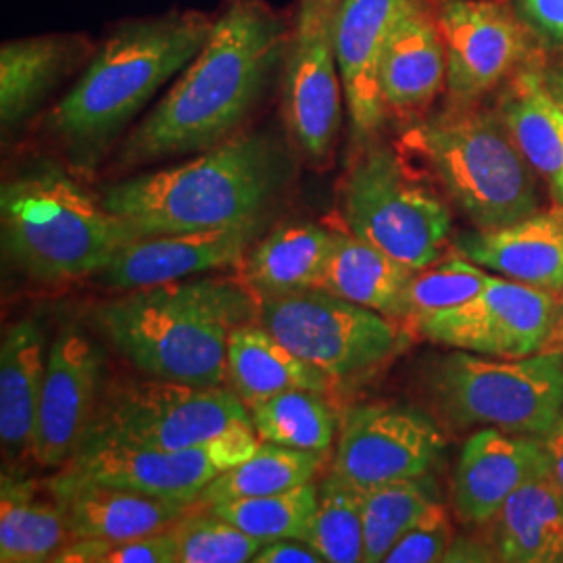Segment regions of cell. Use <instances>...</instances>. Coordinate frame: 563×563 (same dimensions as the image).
<instances>
[{
    "label": "cell",
    "instance_id": "6da1fadb",
    "mask_svg": "<svg viewBox=\"0 0 563 563\" xmlns=\"http://www.w3.org/2000/svg\"><path fill=\"white\" fill-rule=\"evenodd\" d=\"M286 41L288 18L267 0H222L197 57L121 141V169L197 155L241 134L280 86Z\"/></svg>",
    "mask_w": 563,
    "mask_h": 563
},
{
    "label": "cell",
    "instance_id": "7a4b0ae2",
    "mask_svg": "<svg viewBox=\"0 0 563 563\" xmlns=\"http://www.w3.org/2000/svg\"><path fill=\"white\" fill-rule=\"evenodd\" d=\"M211 27L213 13L197 9L118 23L46 115V130L69 163L95 169L163 86L197 57Z\"/></svg>",
    "mask_w": 563,
    "mask_h": 563
},
{
    "label": "cell",
    "instance_id": "3957f363",
    "mask_svg": "<svg viewBox=\"0 0 563 563\" xmlns=\"http://www.w3.org/2000/svg\"><path fill=\"white\" fill-rule=\"evenodd\" d=\"M295 159L274 132H241L188 162L102 188V205L139 236L202 232L267 218Z\"/></svg>",
    "mask_w": 563,
    "mask_h": 563
},
{
    "label": "cell",
    "instance_id": "277c9868",
    "mask_svg": "<svg viewBox=\"0 0 563 563\" xmlns=\"http://www.w3.org/2000/svg\"><path fill=\"white\" fill-rule=\"evenodd\" d=\"M257 320L260 297L242 278L128 290L97 311L102 334L142 374L195 386H225L230 336Z\"/></svg>",
    "mask_w": 563,
    "mask_h": 563
},
{
    "label": "cell",
    "instance_id": "5b68a950",
    "mask_svg": "<svg viewBox=\"0 0 563 563\" xmlns=\"http://www.w3.org/2000/svg\"><path fill=\"white\" fill-rule=\"evenodd\" d=\"M2 253L32 280L97 276L139 234L57 165H41L0 188Z\"/></svg>",
    "mask_w": 563,
    "mask_h": 563
},
{
    "label": "cell",
    "instance_id": "8992f818",
    "mask_svg": "<svg viewBox=\"0 0 563 563\" xmlns=\"http://www.w3.org/2000/svg\"><path fill=\"white\" fill-rule=\"evenodd\" d=\"M401 142L478 230L522 222L541 211L539 174L497 109L446 102L437 115L409 123Z\"/></svg>",
    "mask_w": 563,
    "mask_h": 563
},
{
    "label": "cell",
    "instance_id": "52a82bcc",
    "mask_svg": "<svg viewBox=\"0 0 563 563\" xmlns=\"http://www.w3.org/2000/svg\"><path fill=\"white\" fill-rule=\"evenodd\" d=\"M342 216L351 234L411 269L441 262L453 230L432 184L402 151L378 141L357 148L342 181Z\"/></svg>",
    "mask_w": 563,
    "mask_h": 563
},
{
    "label": "cell",
    "instance_id": "ba28073f",
    "mask_svg": "<svg viewBox=\"0 0 563 563\" xmlns=\"http://www.w3.org/2000/svg\"><path fill=\"white\" fill-rule=\"evenodd\" d=\"M428 386L455 428H499L541 439L563 413V355L499 362L460 351L434 363Z\"/></svg>",
    "mask_w": 563,
    "mask_h": 563
},
{
    "label": "cell",
    "instance_id": "9c48e42d",
    "mask_svg": "<svg viewBox=\"0 0 563 563\" xmlns=\"http://www.w3.org/2000/svg\"><path fill=\"white\" fill-rule=\"evenodd\" d=\"M253 426L234 388L141 380L104 388L80 449L132 446L176 451Z\"/></svg>",
    "mask_w": 563,
    "mask_h": 563
},
{
    "label": "cell",
    "instance_id": "30bf717a",
    "mask_svg": "<svg viewBox=\"0 0 563 563\" xmlns=\"http://www.w3.org/2000/svg\"><path fill=\"white\" fill-rule=\"evenodd\" d=\"M342 0H297L282 63L280 113L292 148L313 167L334 157L342 125L336 21Z\"/></svg>",
    "mask_w": 563,
    "mask_h": 563
},
{
    "label": "cell",
    "instance_id": "8fae6325",
    "mask_svg": "<svg viewBox=\"0 0 563 563\" xmlns=\"http://www.w3.org/2000/svg\"><path fill=\"white\" fill-rule=\"evenodd\" d=\"M257 322L336 383L376 369L405 339L390 318L323 288L263 297Z\"/></svg>",
    "mask_w": 563,
    "mask_h": 563
},
{
    "label": "cell",
    "instance_id": "7c38bea8",
    "mask_svg": "<svg viewBox=\"0 0 563 563\" xmlns=\"http://www.w3.org/2000/svg\"><path fill=\"white\" fill-rule=\"evenodd\" d=\"M260 444L262 439L255 426H241L213 441L176 451L132 446L80 449L60 470L142 495L197 504L207 484L246 462Z\"/></svg>",
    "mask_w": 563,
    "mask_h": 563
},
{
    "label": "cell",
    "instance_id": "4fadbf2b",
    "mask_svg": "<svg viewBox=\"0 0 563 563\" xmlns=\"http://www.w3.org/2000/svg\"><path fill=\"white\" fill-rule=\"evenodd\" d=\"M446 51V102H481L537 53L501 0H430Z\"/></svg>",
    "mask_w": 563,
    "mask_h": 563
},
{
    "label": "cell",
    "instance_id": "5bb4252c",
    "mask_svg": "<svg viewBox=\"0 0 563 563\" xmlns=\"http://www.w3.org/2000/svg\"><path fill=\"white\" fill-rule=\"evenodd\" d=\"M558 290L497 278L460 307L413 323L428 341L488 357L522 360L541 353L553 328Z\"/></svg>",
    "mask_w": 563,
    "mask_h": 563
},
{
    "label": "cell",
    "instance_id": "9a60e30c",
    "mask_svg": "<svg viewBox=\"0 0 563 563\" xmlns=\"http://www.w3.org/2000/svg\"><path fill=\"white\" fill-rule=\"evenodd\" d=\"M443 449L441 428L420 409L363 405L342 420L330 472L365 490L426 476Z\"/></svg>",
    "mask_w": 563,
    "mask_h": 563
},
{
    "label": "cell",
    "instance_id": "2e32d148",
    "mask_svg": "<svg viewBox=\"0 0 563 563\" xmlns=\"http://www.w3.org/2000/svg\"><path fill=\"white\" fill-rule=\"evenodd\" d=\"M102 351L80 325L63 328L48 346L32 457L65 467L80 451L102 399Z\"/></svg>",
    "mask_w": 563,
    "mask_h": 563
},
{
    "label": "cell",
    "instance_id": "e0dca14e",
    "mask_svg": "<svg viewBox=\"0 0 563 563\" xmlns=\"http://www.w3.org/2000/svg\"><path fill=\"white\" fill-rule=\"evenodd\" d=\"M267 218L202 232L139 236L123 244L97 274L113 290H139L186 280L241 263L260 239Z\"/></svg>",
    "mask_w": 563,
    "mask_h": 563
},
{
    "label": "cell",
    "instance_id": "ac0fdd59",
    "mask_svg": "<svg viewBox=\"0 0 563 563\" xmlns=\"http://www.w3.org/2000/svg\"><path fill=\"white\" fill-rule=\"evenodd\" d=\"M409 0H342L336 53L351 139L374 142L388 120L380 88V59L390 30Z\"/></svg>",
    "mask_w": 563,
    "mask_h": 563
},
{
    "label": "cell",
    "instance_id": "d6986e66",
    "mask_svg": "<svg viewBox=\"0 0 563 563\" xmlns=\"http://www.w3.org/2000/svg\"><path fill=\"white\" fill-rule=\"evenodd\" d=\"M544 472L539 439L483 428L465 441L453 470V509L463 523L493 522L516 490Z\"/></svg>",
    "mask_w": 563,
    "mask_h": 563
},
{
    "label": "cell",
    "instance_id": "ffe728a7",
    "mask_svg": "<svg viewBox=\"0 0 563 563\" xmlns=\"http://www.w3.org/2000/svg\"><path fill=\"white\" fill-rule=\"evenodd\" d=\"M388 115L405 123L426 118L446 90V51L430 0H409L388 34L380 59Z\"/></svg>",
    "mask_w": 563,
    "mask_h": 563
},
{
    "label": "cell",
    "instance_id": "44dd1931",
    "mask_svg": "<svg viewBox=\"0 0 563 563\" xmlns=\"http://www.w3.org/2000/svg\"><path fill=\"white\" fill-rule=\"evenodd\" d=\"M46 486L59 501L71 539L128 541L167 530L197 504L151 497L60 470Z\"/></svg>",
    "mask_w": 563,
    "mask_h": 563
},
{
    "label": "cell",
    "instance_id": "7402d4cb",
    "mask_svg": "<svg viewBox=\"0 0 563 563\" xmlns=\"http://www.w3.org/2000/svg\"><path fill=\"white\" fill-rule=\"evenodd\" d=\"M453 246L465 260L497 272L507 280L547 290L563 288V207L560 205L504 228L463 232Z\"/></svg>",
    "mask_w": 563,
    "mask_h": 563
},
{
    "label": "cell",
    "instance_id": "603a6c76",
    "mask_svg": "<svg viewBox=\"0 0 563 563\" xmlns=\"http://www.w3.org/2000/svg\"><path fill=\"white\" fill-rule=\"evenodd\" d=\"M95 42L81 34H38L0 46V123L13 132L74 69L86 65Z\"/></svg>",
    "mask_w": 563,
    "mask_h": 563
},
{
    "label": "cell",
    "instance_id": "cb8c5ba5",
    "mask_svg": "<svg viewBox=\"0 0 563 563\" xmlns=\"http://www.w3.org/2000/svg\"><path fill=\"white\" fill-rule=\"evenodd\" d=\"M541 59L537 53L505 81L497 111L553 202L563 207V113L544 90Z\"/></svg>",
    "mask_w": 563,
    "mask_h": 563
},
{
    "label": "cell",
    "instance_id": "d4e9b609",
    "mask_svg": "<svg viewBox=\"0 0 563 563\" xmlns=\"http://www.w3.org/2000/svg\"><path fill=\"white\" fill-rule=\"evenodd\" d=\"M46 360V336L36 320L23 318L4 330L0 346V441L11 460L27 457L34 451Z\"/></svg>",
    "mask_w": 563,
    "mask_h": 563
},
{
    "label": "cell",
    "instance_id": "484cf974",
    "mask_svg": "<svg viewBox=\"0 0 563 563\" xmlns=\"http://www.w3.org/2000/svg\"><path fill=\"white\" fill-rule=\"evenodd\" d=\"M339 232L322 223H288L242 257V280L260 297L318 288Z\"/></svg>",
    "mask_w": 563,
    "mask_h": 563
},
{
    "label": "cell",
    "instance_id": "4316f807",
    "mask_svg": "<svg viewBox=\"0 0 563 563\" xmlns=\"http://www.w3.org/2000/svg\"><path fill=\"white\" fill-rule=\"evenodd\" d=\"M228 383L246 407L284 390L307 388L328 393L336 380L284 346L260 322L236 328L228 344Z\"/></svg>",
    "mask_w": 563,
    "mask_h": 563
},
{
    "label": "cell",
    "instance_id": "83f0119b",
    "mask_svg": "<svg viewBox=\"0 0 563 563\" xmlns=\"http://www.w3.org/2000/svg\"><path fill=\"white\" fill-rule=\"evenodd\" d=\"M69 541L65 511L46 483L4 472L0 481V562H53Z\"/></svg>",
    "mask_w": 563,
    "mask_h": 563
},
{
    "label": "cell",
    "instance_id": "f1b7e54d",
    "mask_svg": "<svg viewBox=\"0 0 563 563\" xmlns=\"http://www.w3.org/2000/svg\"><path fill=\"white\" fill-rule=\"evenodd\" d=\"M495 522L501 562H563V490L549 472L516 490Z\"/></svg>",
    "mask_w": 563,
    "mask_h": 563
},
{
    "label": "cell",
    "instance_id": "f546056e",
    "mask_svg": "<svg viewBox=\"0 0 563 563\" xmlns=\"http://www.w3.org/2000/svg\"><path fill=\"white\" fill-rule=\"evenodd\" d=\"M413 272L374 244L339 232L318 288L395 320Z\"/></svg>",
    "mask_w": 563,
    "mask_h": 563
},
{
    "label": "cell",
    "instance_id": "4dcf8cb0",
    "mask_svg": "<svg viewBox=\"0 0 563 563\" xmlns=\"http://www.w3.org/2000/svg\"><path fill=\"white\" fill-rule=\"evenodd\" d=\"M323 455L325 453L263 441L246 462L239 463L207 484L197 505L211 507L234 499L284 493L301 484L313 483L323 467Z\"/></svg>",
    "mask_w": 563,
    "mask_h": 563
},
{
    "label": "cell",
    "instance_id": "1f68e13d",
    "mask_svg": "<svg viewBox=\"0 0 563 563\" xmlns=\"http://www.w3.org/2000/svg\"><path fill=\"white\" fill-rule=\"evenodd\" d=\"M251 420L262 441L302 451L328 453L336 439L339 416L325 393L292 388L251 407Z\"/></svg>",
    "mask_w": 563,
    "mask_h": 563
},
{
    "label": "cell",
    "instance_id": "d6a6232c",
    "mask_svg": "<svg viewBox=\"0 0 563 563\" xmlns=\"http://www.w3.org/2000/svg\"><path fill=\"white\" fill-rule=\"evenodd\" d=\"M434 501L437 486L428 474L362 490L363 562H384L388 551Z\"/></svg>",
    "mask_w": 563,
    "mask_h": 563
},
{
    "label": "cell",
    "instance_id": "836d02e7",
    "mask_svg": "<svg viewBox=\"0 0 563 563\" xmlns=\"http://www.w3.org/2000/svg\"><path fill=\"white\" fill-rule=\"evenodd\" d=\"M318 497L320 486L307 483L284 493L223 501L209 509L263 543L278 539L302 541L313 522Z\"/></svg>",
    "mask_w": 563,
    "mask_h": 563
},
{
    "label": "cell",
    "instance_id": "e575fe53",
    "mask_svg": "<svg viewBox=\"0 0 563 563\" xmlns=\"http://www.w3.org/2000/svg\"><path fill=\"white\" fill-rule=\"evenodd\" d=\"M302 543L328 563L363 562L362 490L334 476L320 484L318 509Z\"/></svg>",
    "mask_w": 563,
    "mask_h": 563
},
{
    "label": "cell",
    "instance_id": "d590c367",
    "mask_svg": "<svg viewBox=\"0 0 563 563\" xmlns=\"http://www.w3.org/2000/svg\"><path fill=\"white\" fill-rule=\"evenodd\" d=\"M493 280L465 257H451L416 269L402 290L401 302L395 322H420L426 316L460 307L481 295Z\"/></svg>",
    "mask_w": 563,
    "mask_h": 563
},
{
    "label": "cell",
    "instance_id": "8d00e7d4",
    "mask_svg": "<svg viewBox=\"0 0 563 563\" xmlns=\"http://www.w3.org/2000/svg\"><path fill=\"white\" fill-rule=\"evenodd\" d=\"M172 534L176 541V563L253 562L265 544L201 505L181 516L172 526Z\"/></svg>",
    "mask_w": 563,
    "mask_h": 563
},
{
    "label": "cell",
    "instance_id": "74e56055",
    "mask_svg": "<svg viewBox=\"0 0 563 563\" xmlns=\"http://www.w3.org/2000/svg\"><path fill=\"white\" fill-rule=\"evenodd\" d=\"M53 562L59 563H176V541L172 526L162 532L128 539H71Z\"/></svg>",
    "mask_w": 563,
    "mask_h": 563
},
{
    "label": "cell",
    "instance_id": "f35d334b",
    "mask_svg": "<svg viewBox=\"0 0 563 563\" xmlns=\"http://www.w3.org/2000/svg\"><path fill=\"white\" fill-rule=\"evenodd\" d=\"M453 544V523L444 505L434 501L388 551L386 563H432L446 560Z\"/></svg>",
    "mask_w": 563,
    "mask_h": 563
},
{
    "label": "cell",
    "instance_id": "ab89813d",
    "mask_svg": "<svg viewBox=\"0 0 563 563\" xmlns=\"http://www.w3.org/2000/svg\"><path fill=\"white\" fill-rule=\"evenodd\" d=\"M514 11L530 36L563 51V0H514Z\"/></svg>",
    "mask_w": 563,
    "mask_h": 563
},
{
    "label": "cell",
    "instance_id": "60d3db41",
    "mask_svg": "<svg viewBox=\"0 0 563 563\" xmlns=\"http://www.w3.org/2000/svg\"><path fill=\"white\" fill-rule=\"evenodd\" d=\"M255 563H322L313 547L299 539H278L263 544L253 558Z\"/></svg>",
    "mask_w": 563,
    "mask_h": 563
},
{
    "label": "cell",
    "instance_id": "b9f144b4",
    "mask_svg": "<svg viewBox=\"0 0 563 563\" xmlns=\"http://www.w3.org/2000/svg\"><path fill=\"white\" fill-rule=\"evenodd\" d=\"M539 441L543 444L549 474L563 490V413Z\"/></svg>",
    "mask_w": 563,
    "mask_h": 563
},
{
    "label": "cell",
    "instance_id": "7bdbcfd3",
    "mask_svg": "<svg viewBox=\"0 0 563 563\" xmlns=\"http://www.w3.org/2000/svg\"><path fill=\"white\" fill-rule=\"evenodd\" d=\"M541 78H543L547 95L563 113V57L553 60H547L543 57L541 59Z\"/></svg>",
    "mask_w": 563,
    "mask_h": 563
},
{
    "label": "cell",
    "instance_id": "ee69618b",
    "mask_svg": "<svg viewBox=\"0 0 563 563\" xmlns=\"http://www.w3.org/2000/svg\"><path fill=\"white\" fill-rule=\"evenodd\" d=\"M541 353H560L563 355V288L558 290V305H555V318L553 328L544 341Z\"/></svg>",
    "mask_w": 563,
    "mask_h": 563
}]
</instances>
